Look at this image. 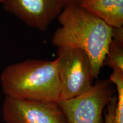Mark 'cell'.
Returning <instances> with one entry per match:
<instances>
[{"label": "cell", "mask_w": 123, "mask_h": 123, "mask_svg": "<svg viewBox=\"0 0 123 123\" xmlns=\"http://www.w3.org/2000/svg\"><path fill=\"white\" fill-rule=\"evenodd\" d=\"M61 27L51 42L56 47H75L88 55L93 79H98L112 41V27L84 9L80 5L64 7L58 17Z\"/></svg>", "instance_id": "obj_1"}, {"label": "cell", "mask_w": 123, "mask_h": 123, "mask_svg": "<svg viewBox=\"0 0 123 123\" xmlns=\"http://www.w3.org/2000/svg\"><path fill=\"white\" fill-rule=\"evenodd\" d=\"M5 96L27 100H59L61 86L56 60L29 59L7 66L0 76Z\"/></svg>", "instance_id": "obj_2"}, {"label": "cell", "mask_w": 123, "mask_h": 123, "mask_svg": "<svg viewBox=\"0 0 123 123\" xmlns=\"http://www.w3.org/2000/svg\"><path fill=\"white\" fill-rule=\"evenodd\" d=\"M55 60L61 86L59 101L79 96L93 85L90 61L84 51L67 46L58 47Z\"/></svg>", "instance_id": "obj_3"}, {"label": "cell", "mask_w": 123, "mask_h": 123, "mask_svg": "<svg viewBox=\"0 0 123 123\" xmlns=\"http://www.w3.org/2000/svg\"><path fill=\"white\" fill-rule=\"evenodd\" d=\"M115 93L110 80H99L81 95L57 103L66 123H104V110Z\"/></svg>", "instance_id": "obj_4"}, {"label": "cell", "mask_w": 123, "mask_h": 123, "mask_svg": "<svg viewBox=\"0 0 123 123\" xmlns=\"http://www.w3.org/2000/svg\"><path fill=\"white\" fill-rule=\"evenodd\" d=\"M5 123H66L57 103L5 97L2 106Z\"/></svg>", "instance_id": "obj_5"}, {"label": "cell", "mask_w": 123, "mask_h": 123, "mask_svg": "<svg viewBox=\"0 0 123 123\" xmlns=\"http://www.w3.org/2000/svg\"><path fill=\"white\" fill-rule=\"evenodd\" d=\"M5 10L29 26L45 31L64 6L58 0H4Z\"/></svg>", "instance_id": "obj_6"}, {"label": "cell", "mask_w": 123, "mask_h": 123, "mask_svg": "<svg viewBox=\"0 0 123 123\" xmlns=\"http://www.w3.org/2000/svg\"><path fill=\"white\" fill-rule=\"evenodd\" d=\"M80 5L112 27L123 25V0H86Z\"/></svg>", "instance_id": "obj_7"}, {"label": "cell", "mask_w": 123, "mask_h": 123, "mask_svg": "<svg viewBox=\"0 0 123 123\" xmlns=\"http://www.w3.org/2000/svg\"><path fill=\"white\" fill-rule=\"evenodd\" d=\"M109 80L116 87L117 103L115 110V123H123V71H113Z\"/></svg>", "instance_id": "obj_8"}, {"label": "cell", "mask_w": 123, "mask_h": 123, "mask_svg": "<svg viewBox=\"0 0 123 123\" xmlns=\"http://www.w3.org/2000/svg\"><path fill=\"white\" fill-rule=\"evenodd\" d=\"M103 66H107L113 71H123V47L111 41L108 47Z\"/></svg>", "instance_id": "obj_9"}, {"label": "cell", "mask_w": 123, "mask_h": 123, "mask_svg": "<svg viewBox=\"0 0 123 123\" xmlns=\"http://www.w3.org/2000/svg\"><path fill=\"white\" fill-rule=\"evenodd\" d=\"M117 96L114 95L106 107L104 112V123H115V110L116 107Z\"/></svg>", "instance_id": "obj_10"}, {"label": "cell", "mask_w": 123, "mask_h": 123, "mask_svg": "<svg viewBox=\"0 0 123 123\" xmlns=\"http://www.w3.org/2000/svg\"><path fill=\"white\" fill-rule=\"evenodd\" d=\"M112 41L115 43L123 47V27H112Z\"/></svg>", "instance_id": "obj_11"}, {"label": "cell", "mask_w": 123, "mask_h": 123, "mask_svg": "<svg viewBox=\"0 0 123 123\" xmlns=\"http://www.w3.org/2000/svg\"><path fill=\"white\" fill-rule=\"evenodd\" d=\"M64 7L70 5H79L86 0H58Z\"/></svg>", "instance_id": "obj_12"}, {"label": "cell", "mask_w": 123, "mask_h": 123, "mask_svg": "<svg viewBox=\"0 0 123 123\" xmlns=\"http://www.w3.org/2000/svg\"><path fill=\"white\" fill-rule=\"evenodd\" d=\"M3 1H4V0H0V3H1V4H2Z\"/></svg>", "instance_id": "obj_13"}]
</instances>
